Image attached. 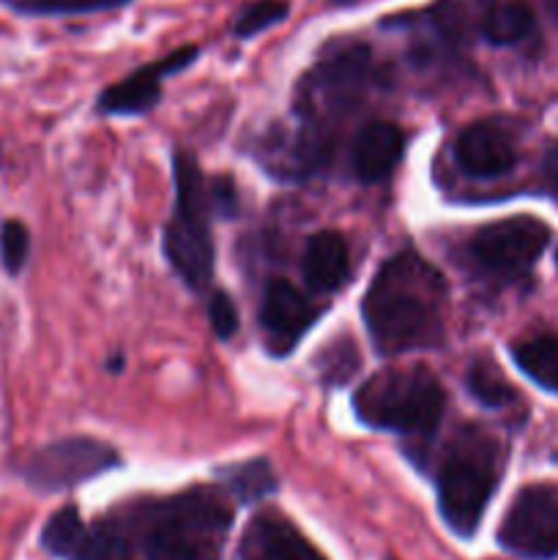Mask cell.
<instances>
[{
    "label": "cell",
    "mask_w": 558,
    "mask_h": 560,
    "mask_svg": "<svg viewBox=\"0 0 558 560\" xmlns=\"http://www.w3.org/2000/svg\"><path fill=\"white\" fill-rule=\"evenodd\" d=\"M446 301L443 279L419 252L405 249L383 262L364 295V323L383 355L425 348L441 337Z\"/></svg>",
    "instance_id": "1"
},
{
    "label": "cell",
    "mask_w": 558,
    "mask_h": 560,
    "mask_svg": "<svg viewBox=\"0 0 558 560\" xmlns=\"http://www.w3.org/2000/svg\"><path fill=\"white\" fill-rule=\"evenodd\" d=\"M233 509L224 492L197 487L170 501L156 503L148 514V560H219L228 539Z\"/></svg>",
    "instance_id": "2"
},
{
    "label": "cell",
    "mask_w": 558,
    "mask_h": 560,
    "mask_svg": "<svg viewBox=\"0 0 558 560\" xmlns=\"http://www.w3.org/2000/svg\"><path fill=\"white\" fill-rule=\"evenodd\" d=\"M501 479V446L490 432L465 427L443 454L435 474L438 509L449 528L468 539Z\"/></svg>",
    "instance_id": "3"
},
{
    "label": "cell",
    "mask_w": 558,
    "mask_h": 560,
    "mask_svg": "<svg viewBox=\"0 0 558 560\" xmlns=\"http://www.w3.org/2000/svg\"><path fill=\"white\" fill-rule=\"evenodd\" d=\"M446 394L427 366H388L353 394V410L367 427L425 438L438 430Z\"/></svg>",
    "instance_id": "4"
},
{
    "label": "cell",
    "mask_w": 558,
    "mask_h": 560,
    "mask_svg": "<svg viewBox=\"0 0 558 560\" xmlns=\"http://www.w3.org/2000/svg\"><path fill=\"white\" fill-rule=\"evenodd\" d=\"M175 213L164 230V255L189 288H206L213 271L211 200L195 156L175 153Z\"/></svg>",
    "instance_id": "5"
},
{
    "label": "cell",
    "mask_w": 558,
    "mask_h": 560,
    "mask_svg": "<svg viewBox=\"0 0 558 560\" xmlns=\"http://www.w3.org/2000/svg\"><path fill=\"white\" fill-rule=\"evenodd\" d=\"M377 82L381 71L370 49L350 44L304 77L299 85V120L328 137L334 124L361 107Z\"/></svg>",
    "instance_id": "6"
},
{
    "label": "cell",
    "mask_w": 558,
    "mask_h": 560,
    "mask_svg": "<svg viewBox=\"0 0 558 560\" xmlns=\"http://www.w3.org/2000/svg\"><path fill=\"white\" fill-rule=\"evenodd\" d=\"M550 241V228L534 217H512L476 230L468 257L479 271L498 279H514L531 271Z\"/></svg>",
    "instance_id": "7"
},
{
    "label": "cell",
    "mask_w": 558,
    "mask_h": 560,
    "mask_svg": "<svg viewBox=\"0 0 558 560\" xmlns=\"http://www.w3.org/2000/svg\"><path fill=\"white\" fill-rule=\"evenodd\" d=\"M498 541L523 558L558 556V487L531 485L514 495L503 517Z\"/></svg>",
    "instance_id": "8"
},
{
    "label": "cell",
    "mask_w": 558,
    "mask_h": 560,
    "mask_svg": "<svg viewBox=\"0 0 558 560\" xmlns=\"http://www.w3.org/2000/svg\"><path fill=\"white\" fill-rule=\"evenodd\" d=\"M120 459L113 446L93 438H66L33 454L27 463V479L42 490H69L98 474H107Z\"/></svg>",
    "instance_id": "9"
},
{
    "label": "cell",
    "mask_w": 558,
    "mask_h": 560,
    "mask_svg": "<svg viewBox=\"0 0 558 560\" xmlns=\"http://www.w3.org/2000/svg\"><path fill=\"white\" fill-rule=\"evenodd\" d=\"M197 58V47H181L156 63H146L98 96V109L107 115H140L159 102L162 77L184 69Z\"/></svg>",
    "instance_id": "10"
},
{
    "label": "cell",
    "mask_w": 558,
    "mask_h": 560,
    "mask_svg": "<svg viewBox=\"0 0 558 560\" xmlns=\"http://www.w3.org/2000/svg\"><path fill=\"white\" fill-rule=\"evenodd\" d=\"M317 317V306L290 282L274 279L263 293L260 326L274 353H290Z\"/></svg>",
    "instance_id": "11"
},
{
    "label": "cell",
    "mask_w": 558,
    "mask_h": 560,
    "mask_svg": "<svg viewBox=\"0 0 558 560\" xmlns=\"http://www.w3.org/2000/svg\"><path fill=\"white\" fill-rule=\"evenodd\" d=\"M457 167L470 178H498L518 162L512 135L496 120H476L460 131L454 142Z\"/></svg>",
    "instance_id": "12"
},
{
    "label": "cell",
    "mask_w": 558,
    "mask_h": 560,
    "mask_svg": "<svg viewBox=\"0 0 558 560\" xmlns=\"http://www.w3.org/2000/svg\"><path fill=\"white\" fill-rule=\"evenodd\" d=\"M241 560H326L304 534L277 512H263L241 536Z\"/></svg>",
    "instance_id": "13"
},
{
    "label": "cell",
    "mask_w": 558,
    "mask_h": 560,
    "mask_svg": "<svg viewBox=\"0 0 558 560\" xmlns=\"http://www.w3.org/2000/svg\"><path fill=\"white\" fill-rule=\"evenodd\" d=\"M403 151V129L392 120H372V124L361 126V131L356 135L353 148H350V167L359 180L377 184L394 173Z\"/></svg>",
    "instance_id": "14"
},
{
    "label": "cell",
    "mask_w": 558,
    "mask_h": 560,
    "mask_svg": "<svg viewBox=\"0 0 558 560\" xmlns=\"http://www.w3.org/2000/svg\"><path fill=\"white\" fill-rule=\"evenodd\" d=\"M304 279L312 290L317 293H334L345 284L350 271V257H348V244L339 233L334 230H321V233L312 235L306 241L304 260Z\"/></svg>",
    "instance_id": "15"
},
{
    "label": "cell",
    "mask_w": 558,
    "mask_h": 560,
    "mask_svg": "<svg viewBox=\"0 0 558 560\" xmlns=\"http://www.w3.org/2000/svg\"><path fill=\"white\" fill-rule=\"evenodd\" d=\"M512 359L536 386L558 394V334H539L512 348Z\"/></svg>",
    "instance_id": "16"
},
{
    "label": "cell",
    "mask_w": 558,
    "mask_h": 560,
    "mask_svg": "<svg viewBox=\"0 0 558 560\" xmlns=\"http://www.w3.org/2000/svg\"><path fill=\"white\" fill-rule=\"evenodd\" d=\"M531 31H534V11L525 3H520V0L490 5L479 22L481 38L496 44V47H509V44L523 42Z\"/></svg>",
    "instance_id": "17"
},
{
    "label": "cell",
    "mask_w": 558,
    "mask_h": 560,
    "mask_svg": "<svg viewBox=\"0 0 558 560\" xmlns=\"http://www.w3.org/2000/svg\"><path fill=\"white\" fill-rule=\"evenodd\" d=\"M219 476H222L230 495L241 498V501H257V498L277 490V476H274L271 465L266 459H249V463L230 465Z\"/></svg>",
    "instance_id": "18"
},
{
    "label": "cell",
    "mask_w": 558,
    "mask_h": 560,
    "mask_svg": "<svg viewBox=\"0 0 558 560\" xmlns=\"http://www.w3.org/2000/svg\"><path fill=\"white\" fill-rule=\"evenodd\" d=\"M468 392L479 399L487 408H507L518 399L512 383L503 377V372L498 370L492 361L479 359L470 364L468 370Z\"/></svg>",
    "instance_id": "19"
},
{
    "label": "cell",
    "mask_w": 558,
    "mask_h": 560,
    "mask_svg": "<svg viewBox=\"0 0 558 560\" xmlns=\"http://www.w3.org/2000/svg\"><path fill=\"white\" fill-rule=\"evenodd\" d=\"M69 560H131V550L113 523H96L85 530Z\"/></svg>",
    "instance_id": "20"
},
{
    "label": "cell",
    "mask_w": 558,
    "mask_h": 560,
    "mask_svg": "<svg viewBox=\"0 0 558 560\" xmlns=\"http://www.w3.org/2000/svg\"><path fill=\"white\" fill-rule=\"evenodd\" d=\"M85 523L80 520V514H77L74 506H66L60 509V512L53 514V520L47 523V528H44L42 534V545L47 547L53 556L58 558H69L71 552L77 550V545L82 541V536H85Z\"/></svg>",
    "instance_id": "21"
},
{
    "label": "cell",
    "mask_w": 558,
    "mask_h": 560,
    "mask_svg": "<svg viewBox=\"0 0 558 560\" xmlns=\"http://www.w3.org/2000/svg\"><path fill=\"white\" fill-rule=\"evenodd\" d=\"M288 0H255V3H249L239 16H235V36H255V33L277 25V22H282L284 16H288Z\"/></svg>",
    "instance_id": "22"
},
{
    "label": "cell",
    "mask_w": 558,
    "mask_h": 560,
    "mask_svg": "<svg viewBox=\"0 0 558 560\" xmlns=\"http://www.w3.org/2000/svg\"><path fill=\"white\" fill-rule=\"evenodd\" d=\"M22 3L38 14H88V11L118 9L129 0H22Z\"/></svg>",
    "instance_id": "23"
},
{
    "label": "cell",
    "mask_w": 558,
    "mask_h": 560,
    "mask_svg": "<svg viewBox=\"0 0 558 560\" xmlns=\"http://www.w3.org/2000/svg\"><path fill=\"white\" fill-rule=\"evenodd\" d=\"M208 323H211V331L219 339H230L239 331V310L230 301L228 293L217 290V293L208 299Z\"/></svg>",
    "instance_id": "24"
},
{
    "label": "cell",
    "mask_w": 558,
    "mask_h": 560,
    "mask_svg": "<svg viewBox=\"0 0 558 560\" xmlns=\"http://www.w3.org/2000/svg\"><path fill=\"white\" fill-rule=\"evenodd\" d=\"M27 246H31V238H27V230L22 228L20 222H9L3 228V235H0V255H3L5 268L11 273H16L22 268L27 257Z\"/></svg>",
    "instance_id": "25"
},
{
    "label": "cell",
    "mask_w": 558,
    "mask_h": 560,
    "mask_svg": "<svg viewBox=\"0 0 558 560\" xmlns=\"http://www.w3.org/2000/svg\"><path fill=\"white\" fill-rule=\"evenodd\" d=\"M334 353H337V359H332V353L323 355V375L332 377V381H348L356 370L353 342H334Z\"/></svg>",
    "instance_id": "26"
},
{
    "label": "cell",
    "mask_w": 558,
    "mask_h": 560,
    "mask_svg": "<svg viewBox=\"0 0 558 560\" xmlns=\"http://www.w3.org/2000/svg\"><path fill=\"white\" fill-rule=\"evenodd\" d=\"M208 200H211V211L222 213V217H233L239 211V195L230 178H213L208 180Z\"/></svg>",
    "instance_id": "27"
},
{
    "label": "cell",
    "mask_w": 558,
    "mask_h": 560,
    "mask_svg": "<svg viewBox=\"0 0 558 560\" xmlns=\"http://www.w3.org/2000/svg\"><path fill=\"white\" fill-rule=\"evenodd\" d=\"M542 180H545L547 191L558 200V145H553L545 153V162H542Z\"/></svg>",
    "instance_id": "28"
},
{
    "label": "cell",
    "mask_w": 558,
    "mask_h": 560,
    "mask_svg": "<svg viewBox=\"0 0 558 560\" xmlns=\"http://www.w3.org/2000/svg\"><path fill=\"white\" fill-rule=\"evenodd\" d=\"M388 560H394V558H388Z\"/></svg>",
    "instance_id": "29"
}]
</instances>
